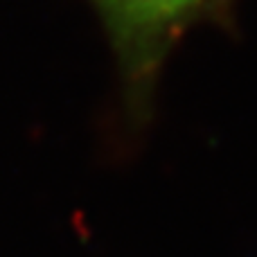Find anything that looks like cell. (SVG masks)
<instances>
[{"label":"cell","mask_w":257,"mask_h":257,"mask_svg":"<svg viewBox=\"0 0 257 257\" xmlns=\"http://www.w3.org/2000/svg\"><path fill=\"white\" fill-rule=\"evenodd\" d=\"M99 14L122 81V136L128 151L147 136L156 84L176 41L221 0H90Z\"/></svg>","instance_id":"cell-1"}]
</instances>
